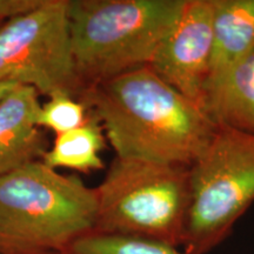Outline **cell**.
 <instances>
[{
  "mask_svg": "<svg viewBox=\"0 0 254 254\" xmlns=\"http://www.w3.org/2000/svg\"><path fill=\"white\" fill-rule=\"evenodd\" d=\"M0 24H1V21H0Z\"/></svg>",
  "mask_w": 254,
  "mask_h": 254,
  "instance_id": "e0dca14e",
  "label": "cell"
},
{
  "mask_svg": "<svg viewBox=\"0 0 254 254\" xmlns=\"http://www.w3.org/2000/svg\"><path fill=\"white\" fill-rule=\"evenodd\" d=\"M205 110L218 126L254 135V50L212 92Z\"/></svg>",
  "mask_w": 254,
  "mask_h": 254,
  "instance_id": "30bf717a",
  "label": "cell"
},
{
  "mask_svg": "<svg viewBox=\"0 0 254 254\" xmlns=\"http://www.w3.org/2000/svg\"><path fill=\"white\" fill-rule=\"evenodd\" d=\"M213 43L206 103L231 69L254 50V0H213Z\"/></svg>",
  "mask_w": 254,
  "mask_h": 254,
  "instance_id": "9c48e42d",
  "label": "cell"
},
{
  "mask_svg": "<svg viewBox=\"0 0 254 254\" xmlns=\"http://www.w3.org/2000/svg\"><path fill=\"white\" fill-rule=\"evenodd\" d=\"M106 140L100 120L90 110L81 126L56 136L41 161L53 170L67 168L80 173L103 170L105 165L100 152L106 147Z\"/></svg>",
  "mask_w": 254,
  "mask_h": 254,
  "instance_id": "8fae6325",
  "label": "cell"
},
{
  "mask_svg": "<svg viewBox=\"0 0 254 254\" xmlns=\"http://www.w3.org/2000/svg\"><path fill=\"white\" fill-rule=\"evenodd\" d=\"M46 254H68L66 251H64V252H53V253H46Z\"/></svg>",
  "mask_w": 254,
  "mask_h": 254,
  "instance_id": "2e32d148",
  "label": "cell"
},
{
  "mask_svg": "<svg viewBox=\"0 0 254 254\" xmlns=\"http://www.w3.org/2000/svg\"><path fill=\"white\" fill-rule=\"evenodd\" d=\"M66 252L68 254H186L179 247L159 241L95 232L79 238Z\"/></svg>",
  "mask_w": 254,
  "mask_h": 254,
  "instance_id": "7c38bea8",
  "label": "cell"
},
{
  "mask_svg": "<svg viewBox=\"0 0 254 254\" xmlns=\"http://www.w3.org/2000/svg\"><path fill=\"white\" fill-rule=\"evenodd\" d=\"M190 205L182 249L207 254L254 202V135L219 126L190 167Z\"/></svg>",
  "mask_w": 254,
  "mask_h": 254,
  "instance_id": "5b68a950",
  "label": "cell"
},
{
  "mask_svg": "<svg viewBox=\"0 0 254 254\" xmlns=\"http://www.w3.org/2000/svg\"><path fill=\"white\" fill-rule=\"evenodd\" d=\"M186 2L68 0L72 55L85 92L150 66L159 47L176 28Z\"/></svg>",
  "mask_w": 254,
  "mask_h": 254,
  "instance_id": "7a4b0ae2",
  "label": "cell"
},
{
  "mask_svg": "<svg viewBox=\"0 0 254 254\" xmlns=\"http://www.w3.org/2000/svg\"><path fill=\"white\" fill-rule=\"evenodd\" d=\"M0 81L47 97L81 99L85 88L73 60L68 0H46L36 11L0 24Z\"/></svg>",
  "mask_w": 254,
  "mask_h": 254,
  "instance_id": "8992f818",
  "label": "cell"
},
{
  "mask_svg": "<svg viewBox=\"0 0 254 254\" xmlns=\"http://www.w3.org/2000/svg\"><path fill=\"white\" fill-rule=\"evenodd\" d=\"M46 0H0V21L23 17L36 11Z\"/></svg>",
  "mask_w": 254,
  "mask_h": 254,
  "instance_id": "5bb4252c",
  "label": "cell"
},
{
  "mask_svg": "<svg viewBox=\"0 0 254 254\" xmlns=\"http://www.w3.org/2000/svg\"><path fill=\"white\" fill-rule=\"evenodd\" d=\"M97 190L41 160L0 177V254L64 252L95 230Z\"/></svg>",
  "mask_w": 254,
  "mask_h": 254,
  "instance_id": "3957f363",
  "label": "cell"
},
{
  "mask_svg": "<svg viewBox=\"0 0 254 254\" xmlns=\"http://www.w3.org/2000/svg\"><path fill=\"white\" fill-rule=\"evenodd\" d=\"M31 86L18 85L0 101V177L41 160L47 140L37 125L41 104Z\"/></svg>",
  "mask_w": 254,
  "mask_h": 254,
  "instance_id": "ba28073f",
  "label": "cell"
},
{
  "mask_svg": "<svg viewBox=\"0 0 254 254\" xmlns=\"http://www.w3.org/2000/svg\"><path fill=\"white\" fill-rule=\"evenodd\" d=\"M213 0H187L176 28L150 64L158 77L204 111L213 43Z\"/></svg>",
  "mask_w": 254,
  "mask_h": 254,
  "instance_id": "52a82bcc",
  "label": "cell"
},
{
  "mask_svg": "<svg viewBox=\"0 0 254 254\" xmlns=\"http://www.w3.org/2000/svg\"><path fill=\"white\" fill-rule=\"evenodd\" d=\"M88 114L90 110L84 101L67 94H55L40 106L37 125L59 135L81 126Z\"/></svg>",
  "mask_w": 254,
  "mask_h": 254,
  "instance_id": "4fadbf2b",
  "label": "cell"
},
{
  "mask_svg": "<svg viewBox=\"0 0 254 254\" xmlns=\"http://www.w3.org/2000/svg\"><path fill=\"white\" fill-rule=\"evenodd\" d=\"M95 190V233L182 247L190 196V167L116 157Z\"/></svg>",
  "mask_w": 254,
  "mask_h": 254,
  "instance_id": "277c9868",
  "label": "cell"
},
{
  "mask_svg": "<svg viewBox=\"0 0 254 254\" xmlns=\"http://www.w3.org/2000/svg\"><path fill=\"white\" fill-rule=\"evenodd\" d=\"M116 157L190 167L219 126L201 107L158 77L136 68L85 92Z\"/></svg>",
  "mask_w": 254,
  "mask_h": 254,
  "instance_id": "6da1fadb",
  "label": "cell"
},
{
  "mask_svg": "<svg viewBox=\"0 0 254 254\" xmlns=\"http://www.w3.org/2000/svg\"><path fill=\"white\" fill-rule=\"evenodd\" d=\"M15 86H18V85L12 84V82L0 81V101L4 99L6 95H7L9 92L13 90Z\"/></svg>",
  "mask_w": 254,
  "mask_h": 254,
  "instance_id": "9a60e30c",
  "label": "cell"
}]
</instances>
